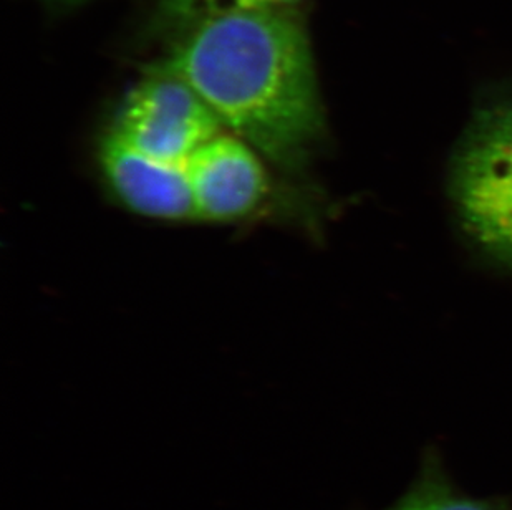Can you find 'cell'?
Listing matches in <instances>:
<instances>
[{
	"instance_id": "obj_1",
	"label": "cell",
	"mask_w": 512,
	"mask_h": 510,
	"mask_svg": "<svg viewBox=\"0 0 512 510\" xmlns=\"http://www.w3.org/2000/svg\"><path fill=\"white\" fill-rule=\"evenodd\" d=\"M155 67L193 88L224 130L254 146L285 181L309 189L327 120L299 10H249L203 20L178 32Z\"/></svg>"
},
{
	"instance_id": "obj_2",
	"label": "cell",
	"mask_w": 512,
	"mask_h": 510,
	"mask_svg": "<svg viewBox=\"0 0 512 510\" xmlns=\"http://www.w3.org/2000/svg\"><path fill=\"white\" fill-rule=\"evenodd\" d=\"M448 193L469 249L512 275V83L476 98L451 156Z\"/></svg>"
},
{
	"instance_id": "obj_3",
	"label": "cell",
	"mask_w": 512,
	"mask_h": 510,
	"mask_svg": "<svg viewBox=\"0 0 512 510\" xmlns=\"http://www.w3.org/2000/svg\"><path fill=\"white\" fill-rule=\"evenodd\" d=\"M186 169L196 221L247 224L285 207L295 212L317 203L302 194L304 188L285 181L254 146L229 131L209 140Z\"/></svg>"
},
{
	"instance_id": "obj_4",
	"label": "cell",
	"mask_w": 512,
	"mask_h": 510,
	"mask_svg": "<svg viewBox=\"0 0 512 510\" xmlns=\"http://www.w3.org/2000/svg\"><path fill=\"white\" fill-rule=\"evenodd\" d=\"M107 128L136 150L181 166L226 131L193 88L158 67L126 93Z\"/></svg>"
},
{
	"instance_id": "obj_5",
	"label": "cell",
	"mask_w": 512,
	"mask_h": 510,
	"mask_svg": "<svg viewBox=\"0 0 512 510\" xmlns=\"http://www.w3.org/2000/svg\"><path fill=\"white\" fill-rule=\"evenodd\" d=\"M95 161L103 188L126 212L165 224L196 221L186 166L136 150L108 128L98 138Z\"/></svg>"
},
{
	"instance_id": "obj_6",
	"label": "cell",
	"mask_w": 512,
	"mask_h": 510,
	"mask_svg": "<svg viewBox=\"0 0 512 510\" xmlns=\"http://www.w3.org/2000/svg\"><path fill=\"white\" fill-rule=\"evenodd\" d=\"M385 510H511L504 499L476 497L453 481L440 454L428 453L410 486Z\"/></svg>"
},
{
	"instance_id": "obj_7",
	"label": "cell",
	"mask_w": 512,
	"mask_h": 510,
	"mask_svg": "<svg viewBox=\"0 0 512 510\" xmlns=\"http://www.w3.org/2000/svg\"><path fill=\"white\" fill-rule=\"evenodd\" d=\"M302 0H160L161 19L174 30L219 15L249 12V10L297 9Z\"/></svg>"
}]
</instances>
